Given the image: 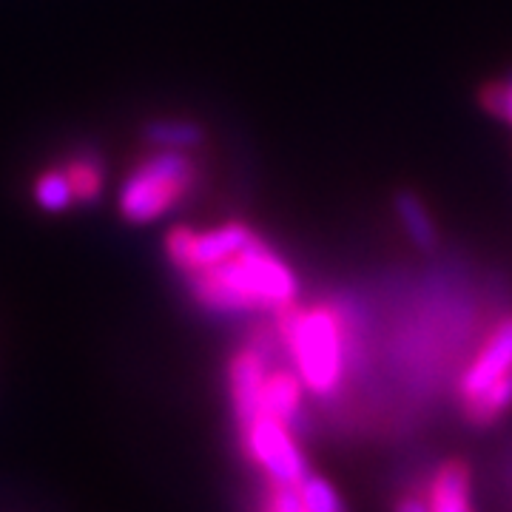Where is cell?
Returning <instances> with one entry per match:
<instances>
[{
	"mask_svg": "<svg viewBox=\"0 0 512 512\" xmlns=\"http://www.w3.org/2000/svg\"><path fill=\"white\" fill-rule=\"evenodd\" d=\"M191 293L205 311L234 316L254 311H285L296 302L299 279L268 242L256 237L248 248L220 265L188 274Z\"/></svg>",
	"mask_w": 512,
	"mask_h": 512,
	"instance_id": "obj_1",
	"label": "cell"
},
{
	"mask_svg": "<svg viewBox=\"0 0 512 512\" xmlns=\"http://www.w3.org/2000/svg\"><path fill=\"white\" fill-rule=\"evenodd\" d=\"M282 313V336L288 342L299 379L316 396H330L342 382L348 362L345 322L330 308L293 311L291 305Z\"/></svg>",
	"mask_w": 512,
	"mask_h": 512,
	"instance_id": "obj_2",
	"label": "cell"
},
{
	"mask_svg": "<svg viewBox=\"0 0 512 512\" xmlns=\"http://www.w3.org/2000/svg\"><path fill=\"white\" fill-rule=\"evenodd\" d=\"M194 183L197 165L188 151L160 148L126 177L117 200L120 217L131 225L157 222L191 194Z\"/></svg>",
	"mask_w": 512,
	"mask_h": 512,
	"instance_id": "obj_3",
	"label": "cell"
},
{
	"mask_svg": "<svg viewBox=\"0 0 512 512\" xmlns=\"http://www.w3.org/2000/svg\"><path fill=\"white\" fill-rule=\"evenodd\" d=\"M256 239V234L245 222H225L208 231L191 228H171L165 234V254L180 274H197L202 268L220 265L228 256L239 254Z\"/></svg>",
	"mask_w": 512,
	"mask_h": 512,
	"instance_id": "obj_4",
	"label": "cell"
},
{
	"mask_svg": "<svg viewBox=\"0 0 512 512\" xmlns=\"http://www.w3.org/2000/svg\"><path fill=\"white\" fill-rule=\"evenodd\" d=\"M242 427H245L248 453L274 484H299L308 476L305 456L285 421L274 419L268 413H259L254 421H248Z\"/></svg>",
	"mask_w": 512,
	"mask_h": 512,
	"instance_id": "obj_5",
	"label": "cell"
},
{
	"mask_svg": "<svg viewBox=\"0 0 512 512\" xmlns=\"http://www.w3.org/2000/svg\"><path fill=\"white\" fill-rule=\"evenodd\" d=\"M512 370V316L504 319L498 328L490 333V339L484 342V348L478 350L473 365L467 367V373L461 376V396L464 402H476L478 396H484L501 376H507Z\"/></svg>",
	"mask_w": 512,
	"mask_h": 512,
	"instance_id": "obj_6",
	"label": "cell"
},
{
	"mask_svg": "<svg viewBox=\"0 0 512 512\" xmlns=\"http://www.w3.org/2000/svg\"><path fill=\"white\" fill-rule=\"evenodd\" d=\"M268 379V356L256 345L242 348L228 365V390L239 424H248L262 413V387Z\"/></svg>",
	"mask_w": 512,
	"mask_h": 512,
	"instance_id": "obj_7",
	"label": "cell"
},
{
	"mask_svg": "<svg viewBox=\"0 0 512 512\" xmlns=\"http://www.w3.org/2000/svg\"><path fill=\"white\" fill-rule=\"evenodd\" d=\"M302 379L291 370H268V379L262 387V413L285 421L291 433H299L305 427L302 419Z\"/></svg>",
	"mask_w": 512,
	"mask_h": 512,
	"instance_id": "obj_8",
	"label": "cell"
},
{
	"mask_svg": "<svg viewBox=\"0 0 512 512\" xmlns=\"http://www.w3.org/2000/svg\"><path fill=\"white\" fill-rule=\"evenodd\" d=\"M430 512H473L470 504V473L464 464L450 461L444 464L433 484H430V501H427Z\"/></svg>",
	"mask_w": 512,
	"mask_h": 512,
	"instance_id": "obj_9",
	"label": "cell"
},
{
	"mask_svg": "<svg viewBox=\"0 0 512 512\" xmlns=\"http://www.w3.org/2000/svg\"><path fill=\"white\" fill-rule=\"evenodd\" d=\"M396 217L402 220L404 234H407V239L419 251H436L439 248V228H436V220L430 217L427 205L413 191L396 194Z\"/></svg>",
	"mask_w": 512,
	"mask_h": 512,
	"instance_id": "obj_10",
	"label": "cell"
},
{
	"mask_svg": "<svg viewBox=\"0 0 512 512\" xmlns=\"http://www.w3.org/2000/svg\"><path fill=\"white\" fill-rule=\"evenodd\" d=\"M66 168V177H69V183H72L74 191V202H83V205H94V202L100 200V194H103V165L100 160H94V157H74L69 163L63 165Z\"/></svg>",
	"mask_w": 512,
	"mask_h": 512,
	"instance_id": "obj_11",
	"label": "cell"
},
{
	"mask_svg": "<svg viewBox=\"0 0 512 512\" xmlns=\"http://www.w3.org/2000/svg\"><path fill=\"white\" fill-rule=\"evenodd\" d=\"M146 137L151 146L188 151V148L202 143V128L197 123H188V120H154L146 128Z\"/></svg>",
	"mask_w": 512,
	"mask_h": 512,
	"instance_id": "obj_12",
	"label": "cell"
},
{
	"mask_svg": "<svg viewBox=\"0 0 512 512\" xmlns=\"http://www.w3.org/2000/svg\"><path fill=\"white\" fill-rule=\"evenodd\" d=\"M35 200L43 211L49 214H60L74 205V191L66 168H49L35 180Z\"/></svg>",
	"mask_w": 512,
	"mask_h": 512,
	"instance_id": "obj_13",
	"label": "cell"
},
{
	"mask_svg": "<svg viewBox=\"0 0 512 512\" xmlns=\"http://www.w3.org/2000/svg\"><path fill=\"white\" fill-rule=\"evenodd\" d=\"M296 490H299V498H302V504H305L308 512H345L342 495L336 493V487L322 476H311L308 473L296 484Z\"/></svg>",
	"mask_w": 512,
	"mask_h": 512,
	"instance_id": "obj_14",
	"label": "cell"
},
{
	"mask_svg": "<svg viewBox=\"0 0 512 512\" xmlns=\"http://www.w3.org/2000/svg\"><path fill=\"white\" fill-rule=\"evenodd\" d=\"M512 404V370L507 376H501L498 382L484 393V396H478L476 402H470V419L476 421V424H490L493 419H498L507 407Z\"/></svg>",
	"mask_w": 512,
	"mask_h": 512,
	"instance_id": "obj_15",
	"label": "cell"
},
{
	"mask_svg": "<svg viewBox=\"0 0 512 512\" xmlns=\"http://www.w3.org/2000/svg\"><path fill=\"white\" fill-rule=\"evenodd\" d=\"M478 97H481V106L490 111L493 117L512 126V72L504 80H495V83L481 86Z\"/></svg>",
	"mask_w": 512,
	"mask_h": 512,
	"instance_id": "obj_16",
	"label": "cell"
},
{
	"mask_svg": "<svg viewBox=\"0 0 512 512\" xmlns=\"http://www.w3.org/2000/svg\"><path fill=\"white\" fill-rule=\"evenodd\" d=\"M262 512H308L302 498H299V490L296 484H274V490L268 495Z\"/></svg>",
	"mask_w": 512,
	"mask_h": 512,
	"instance_id": "obj_17",
	"label": "cell"
},
{
	"mask_svg": "<svg viewBox=\"0 0 512 512\" xmlns=\"http://www.w3.org/2000/svg\"><path fill=\"white\" fill-rule=\"evenodd\" d=\"M396 512H430V510H427V501H421V498H404Z\"/></svg>",
	"mask_w": 512,
	"mask_h": 512,
	"instance_id": "obj_18",
	"label": "cell"
}]
</instances>
